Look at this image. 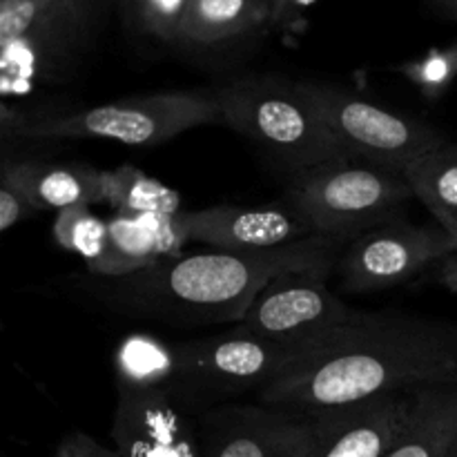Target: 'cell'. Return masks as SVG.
Masks as SVG:
<instances>
[{
	"mask_svg": "<svg viewBox=\"0 0 457 457\" xmlns=\"http://www.w3.org/2000/svg\"><path fill=\"white\" fill-rule=\"evenodd\" d=\"M457 382V324L404 312H357L308 344L259 404L321 415L431 384Z\"/></svg>",
	"mask_w": 457,
	"mask_h": 457,
	"instance_id": "6da1fadb",
	"label": "cell"
},
{
	"mask_svg": "<svg viewBox=\"0 0 457 457\" xmlns=\"http://www.w3.org/2000/svg\"><path fill=\"white\" fill-rule=\"evenodd\" d=\"M393 71L404 76L424 98L437 101L457 80V40L446 47H431L424 56L413 61L400 62Z\"/></svg>",
	"mask_w": 457,
	"mask_h": 457,
	"instance_id": "cb8c5ba5",
	"label": "cell"
},
{
	"mask_svg": "<svg viewBox=\"0 0 457 457\" xmlns=\"http://www.w3.org/2000/svg\"><path fill=\"white\" fill-rule=\"evenodd\" d=\"M103 196L114 214L141 217V214H179L181 192L165 186L134 165L103 170Z\"/></svg>",
	"mask_w": 457,
	"mask_h": 457,
	"instance_id": "44dd1931",
	"label": "cell"
},
{
	"mask_svg": "<svg viewBox=\"0 0 457 457\" xmlns=\"http://www.w3.org/2000/svg\"><path fill=\"white\" fill-rule=\"evenodd\" d=\"M457 449V382L415 388L413 409L384 457H453Z\"/></svg>",
	"mask_w": 457,
	"mask_h": 457,
	"instance_id": "e0dca14e",
	"label": "cell"
},
{
	"mask_svg": "<svg viewBox=\"0 0 457 457\" xmlns=\"http://www.w3.org/2000/svg\"><path fill=\"white\" fill-rule=\"evenodd\" d=\"M413 199L402 174L337 156L290 177L284 201L308 223L312 235L351 244L364 232L400 217Z\"/></svg>",
	"mask_w": 457,
	"mask_h": 457,
	"instance_id": "8992f818",
	"label": "cell"
},
{
	"mask_svg": "<svg viewBox=\"0 0 457 457\" xmlns=\"http://www.w3.org/2000/svg\"><path fill=\"white\" fill-rule=\"evenodd\" d=\"M299 96L320 116L348 156L404 177L406 170L449 138L427 120L378 105L321 80H295Z\"/></svg>",
	"mask_w": 457,
	"mask_h": 457,
	"instance_id": "ba28073f",
	"label": "cell"
},
{
	"mask_svg": "<svg viewBox=\"0 0 457 457\" xmlns=\"http://www.w3.org/2000/svg\"><path fill=\"white\" fill-rule=\"evenodd\" d=\"M34 212L36 208L27 201V196L12 183L0 179V232H9Z\"/></svg>",
	"mask_w": 457,
	"mask_h": 457,
	"instance_id": "484cf974",
	"label": "cell"
},
{
	"mask_svg": "<svg viewBox=\"0 0 457 457\" xmlns=\"http://www.w3.org/2000/svg\"><path fill=\"white\" fill-rule=\"evenodd\" d=\"M195 424L204 457H308L320 436L317 415L239 402L205 409Z\"/></svg>",
	"mask_w": 457,
	"mask_h": 457,
	"instance_id": "8fae6325",
	"label": "cell"
},
{
	"mask_svg": "<svg viewBox=\"0 0 457 457\" xmlns=\"http://www.w3.org/2000/svg\"><path fill=\"white\" fill-rule=\"evenodd\" d=\"M428 12L437 13L446 21H457V0H422Z\"/></svg>",
	"mask_w": 457,
	"mask_h": 457,
	"instance_id": "f1b7e54d",
	"label": "cell"
},
{
	"mask_svg": "<svg viewBox=\"0 0 457 457\" xmlns=\"http://www.w3.org/2000/svg\"><path fill=\"white\" fill-rule=\"evenodd\" d=\"M71 437H74L79 457H120L119 451L107 449V446H103L101 442L85 436V433H71Z\"/></svg>",
	"mask_w": 457,
	"mask_h": 457,
	"instance_id": "4316f807",
	"label": "cell"
},
{
	"mask_svg": "<svg viewBox=\"0 0 457 457\" xmlns=\"http://www.w3.org/2000/svg\"><path fill=\"white\" fill-rule=\"evenodd\" d=\"M223 125L239 132L290 177L337 156H348L299 96L295 83L277 76H244L212 87Z\"/></svg>",
	"mask_w": 457,
	"mask_h": 457,
	"instance_id": "5b68a950",
	"label": "cell"
},
{
	"mask_svg": "<svg viewBox=\"0 0 457 457\" xmlns=\"http://www.w3.org/2000/svg\"><path fill=\"white\" fill-rule=\"evenodd\" d=\"M453 457H457V449H455V455Z\"/></svg>",
	"mask_w": 457,
	"mask_h": 457,
	"instance_id": "d6a6232c",
	"label": "cell"
},
{
	"mask_svg": "<svg viewBox=\"0 0 457 457\" xmlns=\"http://www.w3.org/2000/svg\"><path fill=\"white\" fill-rule=\"evenodd\" d=\"M204 125H223L212 89H168L101 103L71 114L7 120L3 132L4 138L13 134L25 141L96 138L125 145H161Z\"/></svg>",
	"mask_w": 457,
	"mask_h": 457,
	"instance_id": "277c9868",
	"label": "cell"
},
{
	"mask_svg": "<svg viewBox=\"0 0 457 457\" xmlns=\"http://www.w3.org/2000/svg\"><path fill=\"white\" fill-rule=\"evenodd\" d=\"M436 272H437V281H440L446 290H451V293L457 295V250L455 253L446 254V257L437 263Z\"/></svg>",
	"mask_w": 457,
	"mask_h": 457,
	"instance_id": "83f0119b",
	"label": "cell"
},
{
	"mask_svg": "<svg viewBox=\"0 0 457 457\" xmlns=\"http://www.w3.org/2000/svg\"><path fill=\"white\" fill-rule=\"evenodd\" d=\"M101 172L87 163L12 159L4 161L0 179L18 187L36 212H61L74 205L105 204Z\"/></svg>",
	"mask_w": 457,
	"mask_h": 457,
	"instance_id": "2e32d148",
	"label": "cell"
},
{
	"mask_svg": "<svg viewBox=\"0 0 457 457\" xmlns=\"http://www.w3.org/2000/svg\"><path fill=\"white\" fill-rule=\"evenodd\" d=\"M92 205H74L56 212L52 223V239L58 248L76 254L92 268L103 257L107 245V221L92 212Z\"/></svg>",
	"mask_w": 457,
	"mask_h": 457,
	"instance_id": "7402d4cb",
	"label": "cell"
},
{
	"mask_svg": "<svg viewBox=\"0 0 457 457\" xmlns=\"http://www.w3.org/2000/svg\"><path fill=\"white\" fill-rule=\"evenodd\" d=\"M119 391L172 393L179 378V348L152 333H129L114 353Z\"/></svg>",
	"mask_w": 457,
	"mask_h": 457,
	"instance_id": "ac0fdd59",
	"label": "cell"
},
{
	"mask_svg": "<svg viewBox=\"0 0 457 457\" xmlns=\"http://www.w3.org/2000/svg\"><path fill=\"white\" fill-rule=\"evenodd\" d=\"M85 3H92L101 9H110L112 4H114V0H85Z\"/></svg>",
	"mask_w": 457,
	"mask_h": 457,
	"instance_id": "4dcf8cb0",
	"label": "cell"
},
{
	"mask_svg": "<svg viewBox=\"0 0 457 457\" xmlns=\"http://www.w3.org/2000/svg\"><path fill=\"white\" fill-rule=\"evenodd\" d=\"M308 346V344H306ZM306 346H286L237 326L228 333L177 344L179 378L172 397L186 413H204L284 375Z\"/></svg>",
	"mask_w": 457,
	"mask_h": 457,
	"instance_id": "52a82bcc",
	"label": "cell"
},
{
	"mask_svg": "<svg viewBox=\"0 0 457 457\" xmlns=\"http://www.w3.org/2000/svg\"><path fill=\"white\" fill-rule=\"evenodd\" d=\"M112 440L120 457H204L195 420L163 391H119Z\"/></svg>",
	"mask_w": 457,
	"mask_h": 457,
	"instance_id": "4fadbf2b",
	"label": "cell"
},
{
	"mask_svg": "<svg viewBox=\"0 0 457 457\" xmlns=\"http://www.w3.org/2000/svg\"><path fill=\"white\" fill-rule=\"evenodd\" d=\"M268 9V27L279 29L281 34L302 31L306 13L320 0H263Z\"/></svg>",
	"mask_w": 457,
	"mask_h": 457,
	"instance_id": "d4e9b609",
	"label": "cell"
},
{
	"mask_svg": "<svg viewBox=\"0 0 457 457\" xmlns=\"http://www.w3.org/2000/svg\"><path fill=\"white\" fill-rule=\"evenodd\" d=\"M413 409V391L384 395L320 418V436L308 457H384Z\"/></svg>",
	"mask_w": 457,
	"mask_h": 457,
	"instance_id": "5bb4252c",
	"label": "cell"
},
{
	"mask_svg": "<svg viewBox=\"0 0 457 457\" xmlns=\"http://www.w3.org/2000/svg\"><path fill=\"white\" fill-rule=\"evenodd\" d=\"M181 219L190 244L230 253H262L312 237L308 223L286 201L259 208L214 205L183 210Z\"/></svg>",
	"mask_w": 457,
	"mask_h": 457,
	"instance_id": "7c38bea8",
	"label": "cell"
},
{
	"mask_svg": "<svg viewBox=\"0 0 457 457\" xmlns=\"http://www.w3.org/2000/svg\"><path fill=\"white\" fill-rule=\"evenodd\" d=\"M0 3H4V0H0Z\"/></svg>",
	"mask_w": 457,
	"mask_h": 457,
	"instance_id": "836d02e7",
	"label": "cell"
},
{
	"mask_svg": "<svg viewBox=\"0 0 457 457\" xmlns=\"http://www.w3.org/2000/svg\"><path fill=\"white\" fill-rule=\"evenodd\" d=\"M330 272L333 268H312L277 277L253 299L239 326L286 346H306L333 333L360 311L328 288Z\"/></svg>",
	"mask_w": 457,
	"mask_h": 457,
	"instance_id": "30bf717a",
	"label": "cell"
},
{
	"mask_svg": "<svg viewBox=\"0 0 457 457\" xmlns=\"http://www.w3.org/2000/svg\"><path fill=\"white\" fill-rule=\"evenodd\" d=\"M105 13L85 0L0 3L4 94L70 79L92 49Z\"/></svg>",
	"mask_w": 457,
	"mask_h": 457,
	"instance_id": "3957f363",
	"label": "cell"
},
{
	"mask_svg": "<svg viewBox=\"0 0 457 457\" xmlns=\"http://www.w3.org/2000/svg\"><path fill=\"white\" fill-rule=\"evenodd\" d=\"M453 241H455V250H457V235L453 237Z\"/></svg>",
	"mask_w": 457,
	"mask_h": 457,
	"instance_id": "1f68e13d",
	"label": "cell"
},
{
	"mask_svg": "<svg viewBox=\"0 0 457 457\" xmlns=\"http://www.w3.org/2000/svg\"><path fill=\"white\" fill-rule=\"evenodd\" d=\"M187 3L190 0H114L129 29L163 43H179Z\"/></svg>",
	"mask_w": 457,
	"mask_h": 457,
	"instance_id": "603a6c76",
	"label": "cell"
},
{
	"mask_svg": "<svg viewBox=\"0 0 457 457\" xmlns=\"http://www.w3.org/2000/svg\"><path fill=\"white\" fill-rule=\"evenodd\" d=\"M268 27L263 0H190L179 43L217 45Z\"/></svg>",
	"mask_w": 457,
	"mask_h": 457,
	"instance_id": "d6986e66",
	"label": "cell"
},
{
	"mask_svg": "<svg viewBox=\"0 0 457 457\" xmlns=\"http://www.w3.org/2000/svg\"><path fill=\"white\" fill-rule=\"evenodd\" d=\"M348 241L312 235L262 253L201 250L163 259L119 279H101L96 297L120 315L170 326L226 324L244 320L253 299L286 272L337 266Z\"/></svg>",
	"mask_w": 457,
	"mask_h": 457,
	"instance_id": "7a4b0ae2",
	"label": "cell"
},
{
	"mask_svg": "<svg viewBox=\"0 0 457 457\" xmlns=\"http://www.w3.org/2000/svg\"><path fill=\"white\" fill-rule=\"evenodd\" d=\"M190 244L181 212L179 214H112L107 219V245L103 257L87 268L103 279L137 275L163 259L183 254Z\"/></svg>",
	"mask_w": 457,
	"mask_h": 457,
	"instance_id": "9a60e30c",
	"label": "cell"
},
{
	"mask_svg": "<svg viewBox=\"0 0 457 457\" xmlns=\"http://www.w3.org/2000/svg\"><path fill=\"white\" fill-rule=\"evenodd\" d=\"M451 253L455 241L440 226H415L397 217L353 239L335 272L344 293H378L409 284Z\"/></svg>",
	"mask_w": 457,
	"mask_h": 457,
	"instance_id": "9c48e42d",
	"label": "cell"
},
{
	"mask_svg": "<svg viewBox=\"0 0 457 457\" xmlns=\"http://www.w3.org/2000/svg\"><path fill=\"white\" fill-rule=\"evenodd\" d=\"M54 457H79V451H76V445H74V437H71V433L65 437V440L61 442V445H58L56 455H54Z\"/></svg>",
	"mask_w": 457,
	"mask_h": 457,
	"instance_id": "f546056e",
	"label": "cell"
},
{
	"mask_svg": "<svg viewBox=\"0 0 457 457\" xmlns=\"http://www.w3.org/2000/svg\"><path fill=\"white\" fill-rule=\"evenodd\" d=\"M415 199L433 214L437 226L457 235V143L445 141L404 172Z\"/></svg>",
	"mask_w": 457,
	"mask_h": 457,
	"instance_id": "ffe728a7",
	"label": "cell"
}]
</instances>
